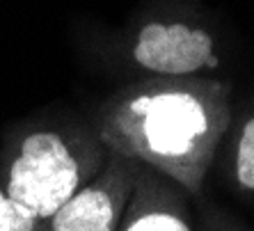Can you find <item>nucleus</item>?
Listing matches in <instances>:
<instances>
[{
	"mask_svg": "<svg viewBox=\"0 0 254 231\" xmlns=\"http://www.w3.org/2000/svg\"><path fill=\"white\" fill-rule=\"evenodd\" d=\"M108 156L92 119H32L7 135L0 185L12 202L42 222L106 167Z\"/></svg>",
	"mask_w": 254,
	"mask_h": 231,
	"instance_id": "nucleus-2",
	"label": "nucleus"
},
{
	"mask_svg": "<svg viewBox=\"0 0 254 231\" xmlns=\"http://www.w3.org/2000/svg\"><path fill=\"white\" fill-rule=\"evenodd\" d=\"M234 178L243 190H254V117L245 119L234 144Z\"/></svg>",
	"mask_w": 254,
	"mask_h": 231,
	"instance_id": "nucleus-6",
	"label": "nucleus"
},
{
	"mask_svg": "<svg viewBox=\"0 0 254 231\" xmlns=\"http://www.w3.org/2000/svg\"><path fill=\"white\" fill-rule=\"evenodd\" d=\"M184 192L172 178L137 163L135 183L117 231H192Z\"/></svg>",
	"mask_w": 254,
	"mask_h": 231,
	"instance_id": "nucleus-5",
	"label": "nucleus"
},
{
	"mask_svg": "<svg viewBox=\"0 0 254 231\" xmlns=\"http://www.w3.org/2000/svg\"><path fill=\"white\" fill-rule=\"evenodd\" d=\"M37 220L7 197L0 185V231H35Z\"/></svg>",
	"mask_w": 254,
	"mask_h": 231,
	"instance_id": "nucleus-7",
	"label": "nucleus"
},
{
	"mask_svg": "<svg viewBox=\"0 0 254 231\" xmlns=\"http://www.w3.org/2000/svg\"><path fill=\"white\" fill-rule=\"evenodd\" d=\"M135 174V160L110 151L106 167L51 218L37 222L35 231H117Z\"/></svg>",
	"mask_w": 254,
	"mask_h": 231,
	"instance_id": "nucleus-3",
	"label": "nucleus"
},
{
	"mask_svg": "<svg viewBox=\"0 0 254 231\" xmlns=\"http://www.w3.org/2000/svg\"><path fill=\"white\" fill-rule=\"evenodd\" d=\"M133 62L158 78H190L218 66L206 30L188 23H149L133 46Z\"/></svg>",
	"mask_w": 254,
	"mask_h": 231,
	"instance_id": "nucleus-4",
	"label": "nucleus"
},
{
	"mask_svg": "<svg viewBox=\"0 0 254 231\" xmlns=\"http://www.w3.org/2000/svg\"><path fill=\"white\" fill-rule=\"evenodd\" d=\"M229 121V87L201 76H151L115 92L92 117L108 151L151 167L188 195L201 192Z\"/></svg>",
	"mask_w": 254,
	"mask_h": 231,
	"instance_id": "nucleus-1",
	"label": "nucleus"
}]
</instances>
